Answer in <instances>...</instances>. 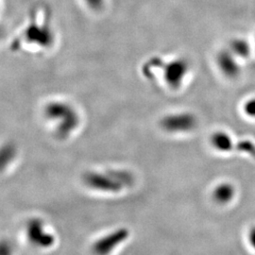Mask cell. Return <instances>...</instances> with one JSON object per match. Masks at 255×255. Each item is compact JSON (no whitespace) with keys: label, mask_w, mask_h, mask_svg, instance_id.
Here are the masks:
<instances>
[{"label":"cell","mask_w":255,"mask_h":255,"mask_svg":"<svg viewBox=\"0 0 255 255\" xmlns=\"http://www.w3.org/2000/svg\"><path fill=\"white\" fill-rule=\"evenodd\" d=\"M84 181L93 189L106 192H119L131 184L132 177L126 171L110 170L105 173L91 172L86 174Z\"/></svg>","instance_id":"1"},{"label":"cell","mask_w":255,"mask_h":255,"mask_svg":"<svg viewBox=\"0 0 255 255\" xmlns=\"http://www.w3.org/2000/svg\"><path fill=\"white\" fill-rule=\"evenodd\" d=\"M26 236L31 245L40 249H48L53 246L56 240L54 236L46 231L44 221L38 218L27 221Z\"/></svg>","instance_id":"2"},{"label":"cell","mask_w":255,"mask_h":255,"mask_svg":"<svg viewBox=\"0 0 255 255\" xmlns=\"http://www.w3.org/2000/svg\"><path fill=\"white\" fill-rule=\"evenodd\" d=\"M197 125L196 118L187 113L175 114L162 120V127L169 132H186L190 131Z\"/></svg>","instance_id":"3"},{"label":"cell","mask_w":255,"mask_h":255,"mask_svg":"<svg viewBox=\"0 0 255 255\" xmlns=\"http://www.w3.org/2000/svg\"><path fill=\"white\" fill-rule=\"evenodd\" d=\"M128 232L126 229H120L109 236L100 239L94 246V252L98 255H107L116 248L127 239Z\"/></svg>","instance_id":"4"},{"label":"cell","mask_w":255,"mask_h":255,"mask_svg":"<svg viewBox=\"0 0 255 255\" xmlns=\"http://www.w3.org/2000/svg\"><path fill=\"white\" fill-rule=\"evenodd\" d=\"M166 70H167L166 80L171 85L178 87L179 84L183 80V77L186 76L188 68H187L186 62L177 60V61L171 62L167 66Z\"/></svg>","instance_id":"5"},{"label":"cell","mask_w":255,"mask_h":255,"mask_svg":"<svg viewBox=\"0 0 255 255\" xmlns=\"http://www.w3.org/2000/svg\"><path fill=\"white\" fill-rule=\"evenodd\" d=\"M219 64L221 70L229 77H237L239 66L234 58L233 52L223 51L219 57Z\"/></svg>","instance_id":"6"},{"label":"cell","mask_w":255,"mask_h":255,"mask_svg":"<svg viewBox=\"0 0 255 255\" xmlns=\"http://www.w3.org/2000/svg\"><path fill=\"white\" fill-rule=\"evenodd\" d=\"M235 189L231 184H221L214 192V198L220 203H226L234 197Z\"/></svg>","instance_id":"7"},{"label":"cell","mask_w":255,"mask_h":255,"mask_svg":"<svg viewBox=\"0 0 255 255\" xmlns=\"http://www.w3.org/2000/svg\"><path fill=\"white\" fill-rule=\"evenodd\" d=\"M232 52L236 56L246 58L250 55L251 48L249 44L244 40H236L232 43Z\"/></svg>","instance_id":"8"},{"label":"cell","mask_w":255,"mask_h":255,"mask_svg":"<svg viewBox=\"0 0 255 255\" xmlns=\"http://www.w3.org/2000/svg\"><path fill=\"white\" fill-rule=\"evenodd\" d=\"M213 141H214V145L217 146L221 150H228L231 148L232 145V140L230 139V137L225 134V133H217L213 137Z\"/></svg>","instance_id":"9"},{"label":"cell","mask_w":255,"mask_h":255,"mask_svg":"<svg viewBox=\"0 0 255 255\" xmlns=\"http://www.w3.org/2000/svg\"><path fill=\"white\" fill-rule=\"evenodd\" d=\"M14 248L8 239L0 240V255H13Z\"/></svg>","instance_id":"10"},{"label":"cell","mask_w":255,"mask_h":255,"mask_svg":"<svg viewBox=\"0 0 255 255\" xmlns=\"http://www.w3.org/2000/svg\"><path fill=\"white\" fill-rule=\"evenodd\" d=\"M243 109L248 117L255 119V98L247 101L244 104Z\"/></svg>","instance_id":"11"}]
</instances>
